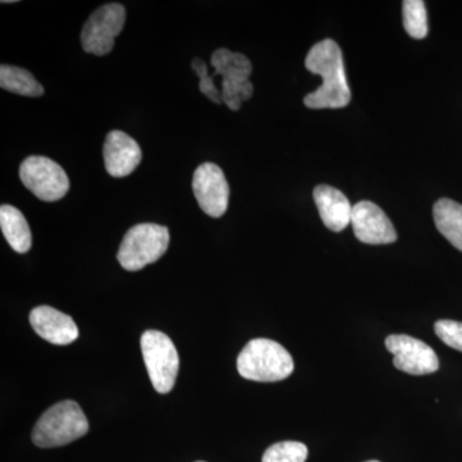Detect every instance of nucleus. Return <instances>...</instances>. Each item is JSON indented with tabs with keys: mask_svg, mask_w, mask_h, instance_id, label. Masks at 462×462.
I'll use <instances>...</instances> for the list:
<instances>
[{
	"mask_svg": "<svg viewBox=\"0 0 462 462\" xmlns=\"http://www.w3.org/2000/svg\"><path fill=\"white\" fill-rule=\"evenodd\" d=\"M306 69L321 76L322 85L303 99L311 109L345 108L351 102L352 94L346 83L345 62L339 45L325 39L311 48L305 60Z\"/></svg>",
	"mask_w": 462,
	"mask_h": 462,
	"instance_id": "1",
	"label": "nucleus"
},
{
	"mask_svg": "<svg viewBox=\"0 0 462 462\" xmlns=\"http://www.w3.org/2000/svg\"><path fill=\"white\" fill-rule=\"evenodd\" d=\"M240 376L254 382L273 383L287 379L294 370L291 354L272 339L251 340L236 361Z\"/></svg>",
	"mask_w": 462,
	"mask_h": 462,
	"instance_id": "2",
	"label": "nucleus"
},
{
	"mask_svg": "<svg viewBox=\"0 0 462 462\" xmlns=\"http://www.w3.org/2000/svg\"><path fill=\"white\" fill-rule=\"evenodd\" d=\"M89 431V421L75 401H62L42 413L32 430L33 445L53 448L74 442Z\"/></svg>",
	"mask_w": 462,
	"mask_h": 462,
	"instance_id": "3",
	"label": "nucleus"
},
{
	"mask_svg": "<svg viewBox=\"0 0 462 462\" xmlns=\"http://www.w3.org/2000/svg\"><path fill=\"white\" fill-rule=\"evenodd\" d=\"M170 231L158 224H139L127 231L118 249L117 260L127 272H139L166 254Z\"/></svg>",
	"mask_w": 462,
	"mask_h": 462,
	"instance_id": "4",
	"label": "nucleus"
},
{
	"mask_svg": "<svg viewBox=\"0 0 462 462\" xmlns=\"http://www.w3.org/2000/svg\"><path fill=\"white\" fill-rule=\"evenodd\" d=\"M141 346L152 384L158 393H169L175 385L180 366L172 340L161 331L148 330L142 336Z\"/></svg>",
	"mask_w": 462,
	"mask_h": 462,
	"instance_id": "5",
	"label": "nucleus"
},
{
	"mask_svg": "<svg viewBox=\"0 0 462 462\" xmlns=\"http://www.w3.org/2000/svg\"><path fill=\"white\" fill-rule=\"evenodd\" d=\"M20 179L33 196L44 202L62 199L69 190L65 170L48 157L26 158L21 163Z\"/></svg>",
	"mask_w": 462,
	"mask_h": 462,
	"instance_id": "6",
	"label": "nucleus"
},
{
	"mask_svg": "<svg viewBox=\"0 0 462 462\" xmlns=\"http://www.w3.org/2000/svg\"><path fill=\"white\" fill-rule=\"evenodd\" d=\"M126 21V9L118 3H109L97 9L83 27L81 45L87 53L103 57L111 53L115 39L120 35Z\"/></svg>",
	"mask_w": 462,
	"mask_h": 462,
	"instance_id": "7",
	"label": "nucleus"
},
{
	"mask_svg": "<svg viewBox=\"0 0 462 462\" xmlns=\"http://www.w3.org/2000/svg\"><path fill=\"white\" fill-rule=\"evenodd\" d=\"M387 349L393 355L396 369L410 375H427L439 369V360L434 349L420 339L410 336H389L385 339Z\"/></svg>",
	"mask_w": 462,
	"mask_h": 462,
	"instance_id": "8",
	"label": "nucleus"
},
{
	"mask_svg": "<svg viewBox=\"0 0 462 462\" xmlns=\"http://www.w3.org/2000/svg\"><path fill=\"white\" fill-rule=\"evenodd\" d=\"M193 191L206 215L215 218L225 215L229 206L230 188L220 167L211 162L200 165L194 172Z\"/></svg>",
	"mask_w": 462,
	"mask_h": 462,
	"instance_id": "9",
	"label": "nucleus"
},
{
	"mask_svg": "<svg viewBox=\"0 0 462 462\" xmlns=\"http://www.w3.org/2000/svg\"><path fill=\"white\" fill-rule=\"evenodd\" d=\"M351 225L356 238L365 245H392L396 242L397 231L379 206L363 200L352 209Z\"/></svg>",
	"mask_w": 462,
	"mask_h": 462,
	"instance_id": "10",
	"label": "nucleus"
},
{
	"mask_svg": "<svg viewBox=\"0 0 462 462\" xmlns=\"http://www.w3.org/2000/svg\"><path fill=\"white\" fill-rule=\"evenodd\" d=\"M103 156L109 175L114 178H125L141 165L142 149L132 136L120 130H114L106 138Z\"/></svg>",
	"mask_w": 462,
	"mask_h": 462,
	"instance_id": "11",
	"label": "nucleus"
},
{
	"mask_svg": "<svg viewBox=\"0 0 462 462\" xmlns=\"http://www.w3.org/2000/svg\"><path fill=\"white\" fill-rule=\"evenodd\" d=\"M30 324L39 337L51 345H71L79 338L74 319L53 307L39 306L33 309L30 314Z\"/></svg>",
	"mask_w": 462,
	"mask_h": 462,
	"instance_id": "12",
	"label": "nucleus"
},
{
	"mask_svg": "<svg viewBox=\"0 0 462 462\" xmlns=\"http://www.w3.org/2000/svg\"><path fill=\"white\" fill-rule=\"evenodd\" d=\"M314 199L328 229L339 233L351 224L354 207L342 191L329 185H319L314 190Z\"/></svg>",
	"mask_w": 462,
	"mask_h": 462,
	"instance_id": "13",
	"label": "nucleus"
},
{
	"mask_svg": "<svg viewBox=\"0 0 462 462\" xmlns=\"http://www.w3.org/2000/svg\"><path fill=\"white\" fill-rule=\"evenodd\" d=\"M211 66L215 69V74L223 78L221 84L229 85V87H242L249 83L254 67L251 60L245 54L236 53L229 50H217L212 54Z\"/></svg>",
	"mask_w": 462,
	"mask_h": 462,
	"instance_id": "14",
	"label": "nucleus"
},
{
	"mask_svg": "<svg viewBox=\"0 0 462 462\" xmlns=\"http://www.w3.org/2000/svg\"><path fill=\"white\" fill-rule=\"evenodd\" d=\"M0 227L9 245L17 254H27L32 248V236L25 216L16 207H0Z\"/></svg>",
	"mask_w": 462,
	"mask_h": 462,
	"instance_id": "15",
	"label": "nucleus"
},
{
	"mask_svg": "<svg viewBox=\"0 0 462 462\" xmlns=\"http://www.w3.org/2000/svg\"><path fill=\"white\" fill-rule=\"evenodd\" d=\"M438 231L462 252V205L452 199H439L433 208Z\"/></svg>",
	"mask_w": 462,
	"mask_h": 462,
	"instance_id": "16",
	"label": "nucleus"
},
{
	"mask_svg": "<svg viewBox=\"0 0 462 462\" xmlns=\"http://www.w3.org/2000/svg\"><path fill=\"white\" fill-rule=\"evenodd\" d=\"M0 87L18 96L32 98H38L44 94V88L33 78L32 72L16 66L0 67Z\"/></svg>",
	"mask_w": 462,
	"mask_h": 462,
	"instance_id": "17",
	"label": "nucleus"
},
{
	"mask_svg": "<svg viewBox=\"0 0 462 462\" xmlns=\"http://www.w3.org/2000/svg\"><path fill=\"white\" fill-rule=\"evenodd\" d=\"M403 26L413 39H424L430 32L428 14L422 0H406L403 2Z\"/></svg>",
	"mask_w": 462,
	"mask_h": 462,
	"instance_id": "18",
	"label": "nucleus"
},
{
	"mask_svg": "<svg viewBox=\"0 0 462 462\" xmlns=\"http://www.w3.org/2000/svg\"><path fill=\"white\" fill-rule=\"evenodd\" d=\"M309 449L300 442L276 443L264 452L263 462H306Z\"/></svg>",
	"mask_w": 462,
	"mask_h": 462,
	"instance_id": "19",
	"label": "nucleus"
},
{
	"mask_svg": "<svg viewBox=\"0 0 462 462\" xmlns=\"http://www.w3.org/2000/svg\"><path fill=\"white\" fill-rule=\"evenodd\" d=\"M191 69L199 75L200 93L205 94L207 98L216 103V105H221L223 103L221 91L216 88L212 75H208V69H207L205 60H200V58H194L191 60Z\"/></svg>",
	"mask_w": 462,
	"mask_h": 462,
	"instance_id": "20",
	"label": "nucleus"
},
{
	"mask_svg": "<svg viewBox=\"0 0 462 462\" xmlns=\"http://www.w3.org/2000/svg\"><path fill=\"white\" fill-rule=\"evenodd\" d=\"M438 338L451 348L462 352V322L454 320H440L436 322Z\"/></svg>",
	"mask_w": 462,
	"mask_h": 462,
	"instance_id": "21",
	"label": "nucleus"
},
{
	"mask_svg": "<svg viewBox=\"0 0 462 462\" xmlns=\"http://www.w3.org/2000/svg\"><path fill=\"white\" fill-rule=\"evenodd\" d=\"M367 462H379V461L373 460V461H367Z\"/></svg>",
	"mask_w": 462,
	"mask_h": 462,
	"instance_id": "22",
	"label": "nucleus"
},
{
	"mask_svg": "<svg viewBox=\"0 0 462 462\" xmlns=\"http://www.w3.org/2000/svg\"><path fill=\"white\" fill-rule=\"evenodd\" d=\"M199 462H203V461H199Z\"/></svg>",
	"mask_w": 462,
	"mask_h": 462,
	"instance_id": "23",
	"label": "nucleus"
}]
</instances>
